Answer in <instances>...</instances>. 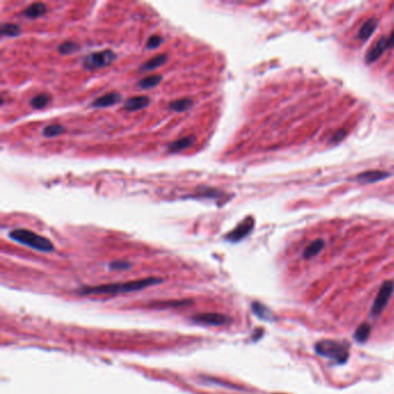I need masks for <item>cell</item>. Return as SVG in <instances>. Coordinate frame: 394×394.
I'll use <instances>...</instances> for the list:
<instances>
[{
    "instance_id": "cell-21",
    "label": "cell",
    "mask_w": 394,
    "mask_h": 394,
    "mask_svg": "<svg viewBox=\"0 0 394 394\" xmlns=\"http://www.w3.org/2000/svg\"><path fill=\"white\" fill-rule=\"evenodd\" d=\"M66 131L65 126L61 124H50L48 126H45L43 130V135L45 138H54L58 137V135L63 134Z\"/></svg>"
},
{
    "instance_id": "cell-3",
    "label": "cell",
    "mask_w": 394,
    "mask_h": 394,
    "mask_svg": "<svg viewBox=\"0 0 394 394\" xmlns=\"http://www.w3.org/2000/svg\"><path fill=\"white\" fill-rule=\"evenodd\" d=\"M316 351L318 352L319 355L338 361L339 363H345L348 359L347 346L342 345L340 342L329 340L320 341L316 345Z\"/></svg>"
},
{
    "instance_id": "cell-7",
    "label": "cell",
    "mask_w": 394,
    "mask_h": 394,
    "mask_svg": "<svg viewBox=\"0 0 394 394\" xmlns=\"http://www.w3.org/2000/svg\"><path fill=\"white\" fill-rule=\"evenodd\" d=\"M192 319L197 323L212 325V326H221L230 323V318L222 314H215V312H210V314H199L192 317Z\"/></svg>"
},
{
    "instance_id": "cell-17",
    "label": "cell",
    "mask_w": 394,
    "mask_h": 394,
    "mask_svg": "<svg viewBox=\"0 0 394 394\" xmlns=\"http://www.w3.org/2000/svg\"><path fill=\"white\" fill-rule=\"evenodd\" d=\"M193 106V99L192 98H179V99H175V101L170 102L168 108L170 109L171 111L175 112H183L189 110L190 108Z\"/></svg>"
},
{
    "instance_id": "cell-26",
    "label": "cell",
    "mask_w": 394,
    "mask_h": 394,
    "mask_svg": "<svg viewBox=\"0 0 394 394\" xmlns=\"http://www.w3.org/2000/svg\"><path fill=\"white\" fill-rule=\"evenodd\" d=\"M163 43V38L160 35H152L146 43L147 49H156Z\"/></svg>"
},
{
    "instance_id": "cell-19",
    "label": "cell",
    "mask_w": 394,
    "mask_h": 394,
    "mask_svg": "<svg viewBox=\"0 0 394 394\" xmlns=\"http://www.w3.org/2000/svg\"><path fill=\"white\" fill-rule=\"evenodd\" d=\"M377 19H370L365 22V24L362 26V28L360 29L359 31V35H357V37H359L360 39H365L370 37L371 35H372V33L376 29V27H377Z\"/></svg>"
},
{
    "instance_id": "cell-28",
    "label": "cell",
    "mask_w": 394,
    "mask_h": 394,
    "mask_svg": "<svg viewBox=\"0 0 394 394\" xmlns=\"http://www.w3.org/2000/svg\"><path fill=\"white\" fill-rule=\"evenodd\" d=\"M110 268L112 269H129L131 267V264L128 261H123V260H118V261H112L110 262Z\"/></svg>"
},
{
    "instance_id": "cell-14",
    "label": "cell",
    "mask_w": 394,
    "mask_h": 394,
    "mask_svg": "<svg viewBox=\"0 0 394 394\" xmlns=\"http://www.w3.org/2000/svg\"><path fill=\"white\" fill-rule=\"evenodd\" d=\"M168 60V54L165 53H161L157 54V56L151 58V59L144 61L142 66L140 67V71H153L156 70L157 67H161L162 65H164Z\"/></svg>"
},
{
    "instance_id": "cell-5",
    "label": "cell",
    "mask_w": 394,
    "mask_h": 394,
    "mask_svg": "<svg viewBox=\"0 0 394 394\" xmlns=\"http://www.w3.org/2000/svg\"><path fill=\"white\" fill-rule=\"evenodd\" d=\"M393 289H394V283L388 281V282H385L383 284V287L380 288V291L378 292L377 296H376L375 303L372 305V315L374 316H378L382 314V311L384 310V307L386 306L387 302L391 298L392 294H393Z\"/></svg>"
},
{
    "instance_id": "cell-20",
    "label": "cell",
    "mask_w": 394,
    "mask_h": 394,
    "mask_svg": "<svg viewBox=\"0 0 394 394\" xmlns=\"http://www.w3.org/2000/svg\"><path fill=\"white\" fill-rule=\"evenodd\" d=\"M324 245L325 243L323 239H317V241L312 242L310 245L305 248L304 253H303V257H304L305 259H310V258L318 255V253L323 250Z\"/></svg>"
},
{
    "instance_id": "cell-10",
    "label": "cell",
    "mask_w": 394,
    "mask_h": 394,
    "mask_svg": "<svg viewBox=\"0 0 394 394\" xmlns=\"http://www.w3.org/2000/svg\"><path fill=\"white\" fill-rule=\"evenodd\" d=\"M193 142H194L193 135H188V137L180 138V139L175 140V141L169 143V146H168V151H169L170 153L183 152V151H185V149L191 147Z\"/></svg>"
},
{
    "instance_id": "cell-29",
    "label": "cell",
    "mask_w": 394,
    "mask_h": 394,
    "mask_svg": "<svg viewBox=\"0 0 394 394\" xmlns=\"http://www.w3.org/2000/svg\"><path fill=\"white\" fill-rule=\"evenodd\" d=\"M346 130H340L338 131L337 133H335L333 137H332V142H338V141H341V140L346 137Z\"/></svg>"
},
{
    "instance_id": "cell-11",
    "label": "cell",
    "mask_w": 394,
    "mask_h": 394,
    "mask_svg": "<svg viewBox=\"0 0 394 394\" xmlns=\"http://www.w3.org/2000/svg\"><path fill=\"white\" fill-rule=\"evenodd\" d=\"M386 49H387L386 38H384V37L380 38L378 42H376L374 44V47L369 50V52L366 53V61L372 63L375 60H377Z\"/></svg>"
},
{
    "instance_id": "cell-13",
    "label": "cell",
    "mask_w": 394,
    "mask_h": 394,
    "mask_svg": "<svg viewBox=\"0 0 394 394\" xmlns=\"http://www.w3.org/2000/svg\"><path fill=\"white\" fill-rule=\"evenodd\" d=\"M388 177V174L384 173V171H378V170H371V171H366V173L360 174L357 176L356 179L361 183H375L378 182V180H382L384 178Z\"/></svg>"
},
{
    "instance_id": "cell-24",
    "label": "cell",
    "mask_w": 394,
    "mask_h": 394,
    "mask_svg": "<svg viewBox=\"0 0 394 394\" xmlns=\"http://www.w3.org/2000/svg\"><path fill=\"white\" fill-rule=\"evenodd\" d=\"M370 330H371V327L369 324H362L359 326V328L356 329V333H355V339L359 342H364L366 339L369 338V334H370Z\"/></svg>"
},
{
    "instance_id": "cell-6",
    "label": "cell",
    "mask_w": 394,
    "mask_h": 394,
    "mask_svg": "<svg viewBox=\"0 0 394 394\" xmlns=\"http://www.w3.org/2000/svg\"><path fill=\"white\" fill-rule=\"evenodd\" d=\"M255 227V220L252 217H246L243 220L236 228L233 229L229 234L225 235V239L229 242H239L244 237H246L251 230Z\"/></svg>"
},
{
    "instance_id": "cell-4",
    "label": "cell",
    "mask_w": 394,
    "mask_h": 394,
    "mask_svg": "<svg viewBox=\"0 0 394 394\" xmlns=\"http://www.w3.org/2000/svg\"><path fill=\"white\" fill-rule=\"evenodd\" d=\"M116 59L117 54L112 50H103V51L89 53L82 60V65L87 70H96L110 66Z\"/></svg>"
},
{
    "instance_id": "cell-1",
    "label": "cell",
    "mask_w": 394,
    "mask_h": 394,
    "mask_svg": "<svg viewBox=\"0 0 394 394\" xmlns=\"http://www.w3.org/2000/svg\"><path fill=\"white\" fill-rule=\"evenodd\" d=\"M162 282L160 278H144L140 280L129 281V282L121 283H111V284H102V286L94 287H85L78 291L81 295H102V294H118V293H131L138 292L146 287L154 286Z\"/></svg>"
},
{
    "instance_id": "cell-25",
    "label": "cell",
    "mask_w": 394,
    "mask_h": 394,
    "mask_svg": "<svg viewBox=\"0 0 394 394\" xmlns=\"http://www.w3.org/2000/svg\"><path fill=\"white\" fill-rule=\"evenodd\" d=\"M192 301L182 300V301H167V302H155L153 303L152 306H161V307H169V306H185L191 305Z\"/></svg>"
},
{
    "instance_id": "cell-9",
    "label": "cell",
    "mask_w": 394,
    "mask_h": 394,
    "mask_svg": "<svg viewBox=\"0 0 394 394\" xmlns=\"http://www.w3.org/2000/svg\"><path fill=\"white\" fill-rule=\"evenodd\" d=\"M121 101V96L116 92H111V93H107L102 95V96L97 97L96 99H94L92 102V107L94 108H108L111 106H115V104L119 103Z\"/></svg>"
},
{
    "instance_id": "cell-23",
    "label": "cell",
    "mask_w": 394,
    "mask_h": 394,
    "mask_svg": "<svg viewBox=\"0 0 394 394\" xmlns=\"http://www.w3.org/2000/svg\"><path fill=\"white\" fill-rule=\"evenodd\" d=\"M21 33L20 26L15 24H4L2 26V35L7 37H15Z\"/></svg>"
},
{
    "instance_id": "cell-15",
    "label": "cell",
    "mask_w": 394,
    "mask_h": 394,
    "mask_svg": "<svg viewBox=\"0 0 394 394\" xmlns=\"http://www.w3.org/2000/svg\"><path fill=\"white\" fill-rule=\"evenodd\" d=\"M51 102V95L49 93H40L35 95V96L30 99V107L35 109V110H40L48 106Z\"/></svg>"
},
{
    "instance_id": "cell-12",
    "label": "cell",
    "mask_w": 394,
    "mask_h": 394,
    "mask_svg": "<svg viewBox=\"0 0 394 394\" xmlns=\"http://www.w3.org/2000/svg\"><path fill=\"white\" fill-rule=\"evenodd\" d=\"M47 11L48 8L44 3H33L26 8L22 14L28 19H37V17L43 16Z\"/></svg>"
},
{
    "instance_id": "cell-22",
    "label": "cell",
    "mask_w": 394,
    "mask_h": 394,
    "mask_svg": "<svg viewBox=\"0 0 394 394\" xmlns=\"http://www.w3.org/2000/svg\"><path fill=\"white\" fill-rule=\"evenodd\" d=\"M57 50L60 54L67 56V54H71V53H74L75 51H78L79 44L73 42V40H65V42H63L58 45Z\"/></svg>"
},
{
    "instance_id": "cell-30",
    "label": "cell",
    "mask_w": 394,
    "mask_h": 394,
    "mask_svg": "<svg viewBox=\"0 0 394 394\" xmlns=\"http://www.w3.org/2000/svg\"><path fill=\"white\" fill-rule=\"evenodd\" d=\"M386 42H387V49H392L394 47V30L392 31V34L386 38Z\"/></svg>"
},
{
    "instance_id": "cell-27",
    "label": "cell",
    "mask_w": 394,
    "mask_h": 394,
    "mask_svg": "<svg viewBox=\"0 0 394 394\" xmlns=\"http://www.w3.org/2000/svg\"><path fill=\"white\" fill-rule=\"evenodd\" d=\"M252 309H253V312H255L258 317H260V318L266 319L267 317H268V311H267L266 307L259 304V303H253Z\"/></svg>"
},
{
    "instance_id": "cell-2",
    "label": "cell",
    "mask_w": 394,
    "mask_h": 394,
    "mask_svg": "<svg viewBox=\"0 0 394 394\" xmlns=\"http://www.w3.org/2000/svg\"><path fill=\"white\" fill-rule=\"evenodd\" d=\"M13 241L24 245L34 248L40 252H52L54 250L53 244L48 238L36 234L28 229H14L8 235Z\"/></svg>"
},
{
    "instance_id": "cell-8",
    "label": "cell",
    "mask_w": 394,
    "mask_h": 394,
    "mask_svg": "<svg viewBox=\"0 0 394 394\" xmlns=\"http://www.w3.org/2000/svg\"><path fill=\"white\" fill-rule=\"evenodd\" d=\"M149 102H151V99H149L148 96L139 95V96H133V97H130L129 99H126L123 106V109L130 112L142 110V109L147 108L149 106Z\"/></svg>"
},
{
    "instance_id": "cell-18",
    "label": "cell",
    "mask_w": 394,
    "mask_h": 394,
    "mask_svg": "<svg viewBox=\"0 0 394 394\" xmlns=\"http://www.w3.org/2000/svg\"><path fill=\"white\" fill-rule=\"evenodd\" d=\"M163 80V76L161 74H152V75H147L142 78L141 80L138 82V86L142 89H149V88H154L156 87L157 85H160L161 81Z\"/></svg>"
},
{
    "instance_id": "cell-16",
    "label": "cell",
    "mask_w": 394,
    "mask_h": 394,
    "mask_svg": "<svg viewBox=\"0 0 394 394\" xmlns=\"http://www.w3.org/2000/svg\"><path fill=\"white\" fill-rule=\"evenodd\" d=\"M224 196L223 192L219 191V190L213 189V188H199L197 190V193L194 194V198H203V199H216L222 198Z\"/></svg>"
}]
</instances>
